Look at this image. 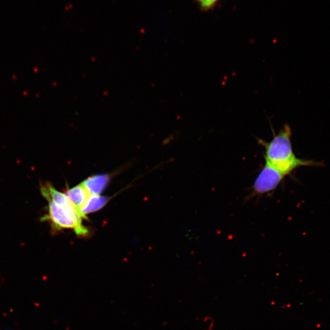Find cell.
Instances as JSON below:
<instances>
[{"label":"cell","instance_id":"6da1fadb","mask_svg":"<svg viewBox=\"0 0 330 330\" xmlns=\"http://www.w3.org/2000/svg\"><path fill=\"white\" fill-rule=\"evenodd\" d=\"M291 137V128L289 125H285L277 134L273 132L270 141L258 140L259 144L265 150L266 163L276 168L285 176L299 168L322 166V163L317 161L297 157L292 148Z\"/></svg>","mask_w":330,"mask_h":330},{"label":"cell","instance_id":"5b68a950","mask_svg":"<svg viewBox=\"0 0 330 330\" xmlns=\"http://www.w3.org/2000/svg\"><path fill=\"white\" fill-rule=\"evenodd\" d=\"M110 198L100 195H90L79 212L83 219H87L86 215L98 211L109 202Z\"/></svg>","mask_w":330,"mask_h":330},{"label":"cell","instance_id":"3957f363","mask_svg":"<svg viewBox=\"0 0 330 330\" xmlns=\"http://www.w3.org/2000/svg\"><path fill=\"white\" fill-rule=\"evenodd\" d=\"M285 177L283 173L276 168L266 163L252 184L251 197L265 195L275 191Z\"/></svg>","mask_w":330,"mask_h":330},{"label":"cell","instance_id":"52a82bcc","mask_svg":"<svg viewBox=\"0 0 330 330\" xmlns=\"http://www.w3.org/2000/svg\"><path fill=\"white\" fill-rule=\"evenodd\" d=\"M203 11H209L214 8L220 0H195Z\"/></svg>","mask_w":330,"mask_h":330},{"label":"cell","instance_id":"7a4b0ae2","mask_svg":"<svg viewBox=\"0 0 330 330\" xmlns=\"http://www.w3.org/2000/svg\"><path fill=\"white\" fill-rule=\"evenodd\" d=\"M47 200L48 214L42 217L43 221H49L54 229H70L74 230L78 236H87L89 230L82 224L80 215L75 214L69 210L54 203L50 199Z\"/></svg>","mask_w":330,"mask_h":330},{"label":"cell","instance_id":"277c9868","mask_svg":"<svg viewBox=\"0 0 330 330\" xmlns=\"http://www.w3.org/2000/svg\"><path fill=\"white\" fill-rule=\"evenodd\" d=\"M110 181L107 174L93 175L82 183L90 195H99L106 188Z\"/></svg>","mask_w":330,"mask_h":330},{"label":"cell","instance_id":"8992f818","mask_svg":"<svg viewBox=\"0 0 330 330\" xmlns=\"http://www.w3.org/2000/svg\"><path fill=\"white\" fill-rule=\"evenodd\" d=\"M65 194L79 212L90 195L82 184L68 189Z\"/></svg>","mask_w":330,"mask_h":330}]
</instances>
